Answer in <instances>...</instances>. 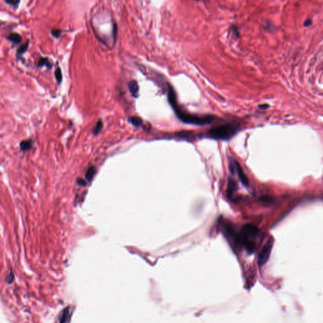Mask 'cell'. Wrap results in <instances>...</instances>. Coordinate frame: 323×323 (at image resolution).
<instances>
[{"mask_svg":"<svg viewBox=\"0 0 323 323\" xmlns=\"http://www.w3.org/2000/svg\"><path fill=\"white\" fill-rule=\"evenodd\" d=\"M168 100L177 117L184 123L197 126H204L212 123L215 119L214 116H210V115L198 116V115L192 114L181 109L177 104L176 92L173 87L170 85H168Z\"/></svg>","mask_w":323,"mask_h":323,"instance_id":"cell-1","label":"cell"},{"mask_svg":"<svg viewBox=\"0 0 323 323\" xmlns=\"http://www.w3.org/2000/svg\"><path fill=\"white\" fill-rule=\"evenodd\" d=\"M239 131V127L234 124H226L212 128L206 133V137L214 140H228L234 137Z\"/></svg>","mask_w":323,"mask_h":323,"instance_id":"cell-2","label":"cell"},{"mask_svg":"<svg viewBox=\"0 0 323 323\" xmlns=\"http://www.w3.org/2000/svg\"><path fill=\"white\" fill-rule=\"evenodd\" d=\"M273 244V241L272 239H270L263 247L261 251L260 252V255H259L258 260V263L260 266H263L268 261L269 258L271 255Z\"/></svg>","mask_w":323,"mask_h":323,"instance_id":"cell-3","label":"cell"},{"mask_svg":"<svg viewBox=\"0 0 323 323\" xmlns=\"http://www.w3.org/2000/svg\"><path fill=\"white\" fill-rule=\"evenodd\" d=\"M230 171L232 173L236 172L238 175V177L239 179L241 180L242 184L246 187L249 186V182L248 180L247 177L244 172L242 168L241 167V165L239 164V162L236 160H234L232 162L230 163Z\"/></svg>","mask_w":323,"mask_h":323,"instance_id":"cell-4","label":"cell"},{"mask_svg":"<svg viewBox=\"0 0 323 323\" xmlns=\"http://www.w3.org/2000/svg\"><path fill=\"white\" fill-rule=\"evenodd\" d=\"M243 233L246 236L255 237L258 234L259 230L258 228L253 224H246L242 227Z\"/></svg>","mask_w":323,"mask_h":323,"instance_id":"cell-5","label":"cell"},{"mask_svg":"<svg viewBox=\"0 0 323 323\" xmlns=\"http://www.w3.org/2000/svg\"><path fill=\"white\" fill-rule=\"evenodd\" d=\"M72 317V311L71 308L67 307L64 309L61 313L59 317V322H70Z\"/></svg>","mask_w":323,"mask_h":323,"instance_id":"cell-6","label":"cell"},{"mask_svg":"<svg viewBox=\"0 0 323 323\" xmlns=\"http://www.w3.org/2000/svg\"><path fill=\"white\" fill-rule=\"evenodd\" d=\"M128 87L132 96L134 97H138V92H139V86H138L137 82L135 80L130 81Z\"/></svg>","mask_w":323,"mask_h":323,"instance_id":"cell-7","label":"cell"},{"mask_svg":"<svg viewBox=\"0 0 323 323\" xmlns=\"http://www.w3.org/2000/svg\"><path fill=\"white\" fill-rule=\"evenodd\" d=\"M237 186L236 182L231 178H230L228 180V188H227V193L229 196H231L232 194L237 190Z\"/></svg>","mask_w":323,"mask_h":323,"instance_id":"cell-8","label":"cell"},{"mask_svg":"<svg viewBox=\"0 0 323 323\" xmlns=\"http://www.w3.org/2000/svg\"><path fill=\"white\" fill-rule=\"evenodd\" d=\"M7 39H8V40L12 42L14 44H19L22 39L21 36L16 32H12V33L8 35Z\"/></svg>","mask_w":323,"mask_h":323,"instance_id":"cell-9","label":"cell"},{"mask_svg":"<svg viewBox=\"0 0 323 323\" xmlns=\"http://www.w3.org/2000/svg\"><path fill=\"white\" fill-rule=\"evenodd\" d=\"M33 145V143L32 140H24L22 141L20 143V147L21 151L23 152H27L28 150H30Z\"/></svg>","mask_w":323,"mask_h":323,"instance_id":"cell-10","label":"cell"},{"mask_svg":"<svg viewBox=\"0 0 323 323\" xmlns=\"http://www.w3.org/2000/svg\"><path fill=\"white\" fill-rule=\"evenodd\" d=\"M96 173V169L94 166L90 167L85 174V178L87 181H91L92 179L94 178Z\"/></svg>","mask_w":323,"mask_h":323,"instance_id":"cell-11","label":"cell"},{"mask_svg":"<svg viewBox=\"0 0 323 323\" xmlns=\"http://www.w3.org/2000/svg\"><path fill=\"white\" fill-rule=\"evenodd\" d=\"M29 41L28 40L27 42H26L24 44H22L21 45H20V47L17 49V51H16V56L17 58H19V57L21 56L23 54H24L27 51L28 48H29Z\"/></svg>","mask_w":323,"mask_h":323,"instance_id":"cell-12","label":"cell"},{"mask_svg":"<svg viewBox=\"0 0 323 323\" xmlns=\"http://www.w3.org/2000/svg\"><path fill=\"white\" fill-rule=\"evenodd\" d=\"M37 66L39 67L46 66L49 69L51 68V67H52V64L48 58H41L37 63Z\"/></svg>","mask_w":323,"mask_h":323,"instance_id":"cell-13","label":"cell"},{"mask_svg":"<svg viewBox=\"0 0 323 323\" xmlns=\"http://www.w3.org/2000/svg\"><path fill=\"white\" fill-rule=\"evenodd\" d=\"M129 121L135 127H139V126H142L143 124L142 119L140 118L136 117V116L130 118L129 119Z\"/></svg>","mask_w":323,"mask_h":323,"instance_id":"cell-14","label":"cell"},{"mask_svg":"<svg viewBox=\"0 0 323 323\" xmlns=\"http://www.w3.org/2000/svg\"><path fill=\"white\" fill-rule=\"evenodd\" d=\"M102 128H103V122H102V119H99L97 121V123L96 124V127L94 128V129L93 130L94 134L95 135L99 134L101 132V131L102 129Z\"/></svg>","mask_w":323,"mask_h":323,"instance_id":"cell-15","label":"cell"},{"mask_svg":"<svg viewBox=\"0 0 323 323\" xmlns=\"http://www.w3.org/2000/svg\"><path fill=\"white\" fill-rule=\"evenodd\" d=\"M54 74H55V77H56L57 82L58 83H60L62 82V80H63V75H62L61 70V68L59 67H58L56 69Z\"/></svg>","mask_w":323,"mask_h":323,"instance_id":"cell-16","label":"cell"},{"mask_svg":"<svg viewBox=\"0 0 323 323\" xmlns=\"http://www.w3.org/2000/svg\"><path fill=\"white\" fill-rule=\"evenodd\" d=\"M5 2L8 5H10L13 7L14 8H15L18 6L20 1L19 0H5Z\"/></svg>","mask_w":323,"mask_h":323,"instance_id":"cell-17","label":"cell"},{"mask_svg":"<svg viewBox=\"0 0 323 323\" xmlns=\"http://www.w3.org/2000/svg\"><path fill=\"white\" fill-rule=\"evenodd\" d=\"M62 32H63V31L61 30H59V29H53L51 30V34L55 38H59L61 36Z\"/></svg>","mask_w":323,"mask_h":323,"instance_id":"cell-18","label":"cell"},{"mask_svg":"<svg viewBox=\"0 0 323 323\" xmlns=\"http://www.w3.org/2000/svg\"><path fill=\"white\" fill-rule=\"evenodd\" d=\"M117 32H118L117 24H114L113 26V37H114V41H116V39H117Z\"/></svg>","mask_w":323,"mask_h":323,"instance_id":"cell-19","label":"cell"},{"mask_svg":"<svg viewBox=\"0 0 323 323\" xmlns=\"http://www.w3.org/2000/svg\"><path fill=\"white\" fill-rule=\"evenodd\" d=\"M312 24V20L310 19V18H308V19L306 20L304 22V26L305 27H310Z\"/></svg>","mask_w":323,"mask_h":323,"instance_id":"cell-20","label":"cell"},{"mask_svg":"<svg viewBox=\"0 0 323 323\" xmlns=\"http://www.w3.org/2000/svg\"><path fill=\"white\" fill-rule=\"evenodd\" d=\"M77 184L81 186H85L87 185V182L83 179H78L77 180Z\"/></svg>","mask_w":323,"mask_h":323,"instance_id":"cell-21","label":"cell"},{"mask_svg":"<svg viewBox=\"0 0 323 323\" xmlns=\"http://www.w3.org/2000/svg\"><path fill=\"white\" fill-rule=\"evenodd\" d=\"M231 30L233 32V33L234 34V35H235L236 37H239V32L238 29H237V27L236 26H233V27H232V28H231Z\"/></svg>","mask_w":323,"mask_h":323,"instance_id":"cell-22","label":"cell"},{"mask_svg":"<svg viewBox=\"0 0 323 323\" xmlns=\"http://www.w3.org/2000/svg\"><path fill=\"white\" fill-rule=\"evenodd\" d=\"M13 277H14V276H13V273H11L9 274V276H8V282L9 283H11L12 282V281L13 280Z\"/></svg>","mask_w":323,"mask_h":323,"instance_id":"cell-23","label":"cell"},{"mask_svg":"<svg viewBox=\"0 0 323 323\" xmlns=\"http://www.w3.org/2000/svg\"><path fill=\"white\" fill-rule=\"evenodd\" d=\"M259 107L260 109H266L269 107V105H268V104H263V105H259Z\"/></svg>","mask_w":323,"mask_h":323,"instance_id":"cell-24","label":"cell"},{"mask_svg":"<svg viewBox=\"0 0 323 323\" xmlns=\"http://www.w3.org/2000/svg\"><path fill=\"white\" fill-rule=\"evenodd\" d=\"M196 1H199V0H196Z\"/></svg>","mask_w":323,"mask_h":323,"instance_id":"cell-25","label":"cell"}]
</instances>
